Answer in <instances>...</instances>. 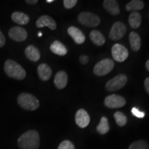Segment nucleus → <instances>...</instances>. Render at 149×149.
I'll return each mask as SVG.
<instances>
[{
  "label": "nucleus",
  "mask_w": 149,
  "mask_h": 149,
  "mask_svg": "<svg viewBox=\"0 0 149 149\" xmlns=\"http://www.w3.org/2000/svg\"><path fill=\"white\" fill-rule=\"evenodd\" d=\"M128 23L133 29H137L141 23V16L138 12H133L128 17Z\"/></svg>",
  "instance_id": "obj_22"
},
{
  "label": "nucleus",
  "mask_w": 149,
  "mask_h": 149,
  "mask_svg": "<svg viewBox=\"0 0 149 149\" xmlns=\"http://www.w3.org/2000/svg\"><path fill=\"white\" fill-rule=\"evenodd\" d=\"M128 78L125 74H118L106 84V89L109 92L116 91L122 88L126 84Z\"/></svg>",
  "instance_id": "obj_6"
},
{
  "label": "nucleus",
  "mask_w": 149,
  "mask_h": 149,
  "mask_svg": "<svg viewBox=\"0 0 149 149\" xmlns=\"http://www.w3.org/2000/svg\"><path fill=\"white\" fill-rule=\"evenodd\" d=\"M111 53L113 59L118 62H123L125 61L129 55L127 48L120 44H115L113 45Z\"/></svg>",
  "instance_id": "obj_7"
},
{
  "label": "nucleus",
  "mask_w": 149,
  "mask_h": 149,
  "mask_svg": "<svg viewBox=\"0 0 149 149\" xmlns=\"http://www.w3.org/2000/svg\"><path fill=\"white\" fill-rule=\"evenodd\" d=\"M126 103V100L118 95H111L107 96L104 100L105 106L110 109H117L123 107Z\"/></svg>",
  "instance_id": "obj_8"
},
{
  "label": "nucleus",
  "mask_w": 149,
  "mask_h": 149,
  "mask_svg": "<svg viewBox=\"0 0 149 149\" xmlns=\"http://www.w3.org/2000/svg\"><path fill=\"white\" fill-rule=\"evenodd\" d=\"M90 38L93 44L98 46H101L104 44L106 42L105 37L101 32L97 31V30H94L92 31L90 33Z\"/></svg>",
  "instance_id": "obj_19"
},
{
  "label": "nucleus",
  "mask_w": 149,
  "mask_h": 149,
  "mask_svg": "<svg viewBox=\"0 0 149 149\" xmlns=\"http://www.w3.org/2000/svg\"><path fill=\"white\" fill-rule=\"evenodd\" d=\"M131 113L134 116H135L137 118H143L145 116V113L144 112H141L137 109L136 107H133L131 109Z\"/></svg>",
  "instance_id": "obj_29"
},
{
  "label": "nucleus",
  "mask_w": 149,
  "mask_h": 149,
  "mask_svg": "<svg viewBox=\"0 0 149 149\" xmlns=\"http://www.w3.org/2000/svg\"><path fill=\"white\" fill-rule=\"evenodd\" d=\"M148 17H149V13H148Z\"/></svg>",
  "instance_id": "obj_37"
},
{
  "label": "nucleus",
  "mask_w": 149,
  "mask_h": 149,
  "mask_svg": "<svg viewBox=\"0 0 149 149\" xmlns=\"http://www.w3.org/2000/svg\"><path fill=\"white\" fill-rule=\"evenodd\" d=\"M78 21L81 25L88 27H95L100 23V18L95 14L89 12L81 13L78 16Z\"/></svg>",
  "instance_id": "obj_5"
},
{
  "label": "nucleus",
  "mask_w": 149,
  "mask_h": 149,
  "mask_svg": "<svg viewBox=\"0 0 149 149\" xmlns=\"http://www.w3.org/2000/svg\"><path fill=\"white\" fill-rule=\"evenodd\" d=\"M64 7L67 9H70L77 4V0H64Z\"/></svg>",
  "instance_id": "obj_28"
},
{
  "label": "nucleus",
  "mask_w": 149,
  "mask_h": 149,
  "mask_svg": "<svg viewBox=\"0 0 149 149\" xmlns=\"http://www.w3.org/2000/svg\"><path fill=\"white\" fill-rule=\"evenodd\" d=\"M144 87L146 92L149 94V77L144 80Z\"/></svg>",
  "instance_id": "obj_32"
},
{
  "label": "nucleus",
  "mask_w": 149,
  "mask_h": 149,
  "mask_svg": "<svg viewBox=\"0 0 149 149\" xmlns=\"http://www.w3.org/2000/svg\"><path fill=\"white\" fill-rule=\"evenodd\" d=\"M54 83H55V86L58 89L64 88L68 83V75L66 72L62 70L57 72L55 74Z\"/></svg>",
  "instance_id": "obj_14"
},
{
  "label": "nucleus",
  "mask_w": 149,
  "mask_h": 149,
  "mask_svg": "<svg viewBox=\"0 0 149 149\" xmlns=\"http://www.w3.org/2000/svg\"><path fill=\"white\" fill-rule=\"evenodd\" d=\"M114 62L111 59H104L95 64L93 72L97 76H104L109 74L114 68Z\"/></svg>",
  "instance_id": "obj_4"
},
{
  "label": "nucleus",
  "mask_w": 149,
  "mask_h": 149,
  "mask_svg": "<svg viewBox=\"0 0 149 149\" xmlns=\"http://www.w3.org/2000/svg\"><path fill=\"white\" fill-rule=\"evenodd\" d=\"M144 6V3L141 0H132L126 6V9L128 11H133L136 12V10H140L143 9Z\"/></svg>",
  "instance_id": "obj_23"
},
{
  "label": "nucleus",
  "mask_w": 149,
  "mask_h": 149,
  "mask_svg": "<svg viewBox=\"0 0 149 149\" xmlns=\"http://www.w3.org/2000/svg\"><path fill=\"white\" fill-rule=\"evenodd\" d=\"M146 69L149 71V59L146 62Z\"/></svg>",
  "instance_id": "obj_34"
},
{
  "label": "nucleus",
  "mask_w": 149,
  "mask_h": 149,
  "mask_svg": "<svg viewBox=\"0 0 149 149\" xmlns=\"http://www.w3.org/2000/svg\"><path fill=\"white\" fill-rule=\"evenodd\" d=\"M26 2L29 3V4H35V3L38 2V1L37 0H26Z\"/></svg>",
  "instance_id": "obj_33"
},
{
  "label": "nucleus",
  "mask_w": 149,
  "mask_h": 149,
  "mask_svg": "<svg viewBox=\"0 0 149 149\" xmlns=\"http://www.w3.org/2000/svg\"><path fill=\"white\" fill-rule=\"evenodd\" d=\"M8 35L13 40L16 42H23L27 38L28 34L26 31L22 27L15 26L10 29Z\"/></svg>",
  "instance_id": "obj_10"
},
{
  "label": "nucleus",
  "mask_w": 149,
  "mask_h": 149,
  "mask_svg": "<svg viewBox=\"0 0 149 149\" xmlns=\"http://www.w3.org/2000/svg\"><path fill=\"white\" fill-rule=\"evenodd\" d=\"M17 144L22 149H38L40 145L38 132L34 130H28L20 136Z\"/></svg>",
  "instance_id": "obj_1"
},
{
  "label": "nucleus",
  "mask_w": 149,
  "mask_h": 149,
  "mask_svg": "<svg viewBox=\"0 0 149 149\" xmlns=\"http://www.w3.org/2000/svg\"><path fill=\"white\" fill-rule=\"evenodd\" d=\"M89 58L87 55H82L79 57V61L81 62V64H86L88 62Z\"/></svg>",
  "instance_id": "obj_30"
},
{
  "label": "nucleus",
  "mask_w": 149,
  "mask_h": 149,
  "mask_svg": "<svg viewBox=\"0 0 149 149\" xmlns=\"http://www.w3.org/2000/svg\"><path fill=\"white\" fill-rule=\"evenodd\" d=\"M39 77L42 81H48L52 76V70L46 64H42L37 68Z\"/></svg>",
  "instance_id": "obj_16"
},
{
  "label": "nucleus",
  "mask_w": 149,
  "mask_h": 149,
  "mask_svg": "<svg viewBox=\"0 0 149 149\" xmlns=\"http://www.w3.org/2000/svg\"><path fill=\"white\" fill-rule=\"evenodd\" d=\"M50 49L54 54L60 56L65 55L68 52L66 46L62 43L57 40L52 43L51 46H50Z\"/></svg>",
  "instance_id": "obj_17"
},
{
  "label": "nucleus",
  "mask_w": 149,
  "mask_h": 149,
  "mask_svg": "<svg viewBox=\"0 0 149 149\" xmlns=\"http://www.w3.org/2000/svg\"><path fill=\"white\" fill-rule=\"evenodd\" d=\"M42 33H41V32H40L38 33V37H42Z\"/></svg>",
  "instance_id": "obj_36"
},
{
  "label": "nucleus",
  "mask_w": 149,
  "mask_h": 149,
  "mask_svg": "<svg viewBox=\"0 0 149 149\" xmlns=\"http://www.w3.org/2000/svg\"><path fill=\"white\" fill-rule=\"evenodd\" d=\"M36 26L37 28H43L47 26L50 29L54 31L57 28V24H56L55 20L51 17L48 15H43L40 17L37 20Z\"/></svg>",
  "instance_id": "obj_12"
},
{
  "label": "nucleus",
  "mask_w": 149,
  "mask_h": 149,
  "mask_svg": "<svg viewBox=\"0 0 149 149\" xmlns=\"http://www.w3.org/2000/svg\"><path fill=\"white\" fill-rule=\"evenodd\" d=\"M90 116L84 109L78 110L75 115V122L80 128H86L90 123Z\"/></svg>",
  "instance_id": "obj_11"
},
{
  "label": "nucleus",
  "mask_w": 149,
  "mask_h": 149,
  "mask_svg": "<svg viewBox=\"0 0 149 149\" xmlns=\"http://www.w3.org/2000/svg\"><path fill=\"white\" fill-rule=\"evenodd\" d=\"M68 33L76 44H81L85 42L86 37L77 28L74 26L69 27L68 29Z\"/></svg>",
  "instance_id": "obj_13"
},
{
  "label": "nucleus",
  "mask_w": 149,
  "mask_h": 149,
  "mask_svg": "<svg viewBox=\"0 0 149 149\" xmlns=\"http://www.w3.org/2000/svg\"><path fill=\"white\" fill-rule=\"evenodd\" d=\"M46 2H47V3H52V2H53V0H46Z\"/></svg>",
  "instance_id": "obj_35"
},
{
  "label": "nucleus",
  "mask_w": 149,
  "mask_h": 149,
  "mask_svg": "<svg viewBox=\"0 0 149 149\" xmlns=\"http://www.w3.org/2000/svg\"><path fill=\"white\" fill-rule=\"evenodd\" d=\"M129 41L130 47L133 51L137 52L140 49L141 39L139 35L135 32H131L129 35Z\"/></svg>",
  "instance_id": "obj_21"
},
{
  "label": "nucleus",
  "mask_w": 149,
  "mask_h": 149,
  "mask_svg": "<svg viewBox=\"0 0 149 149\" xmlns=\"http://www.w3.org/2000/svg\"><path fill=\"white\" fill-rule=\"evenodd\" d=\"M17 102L22 109L27 111H35L40 107V102L36 97L26 93H23L19 95Z\"/></svg>",
  "instance_id": "obj_3"
},
{
  "label": "nucleus",
  "mask_w": 149,
  "mask_h": 149,
  "mask_svg": "<svg viewBox=\"0 0 149 149\" xmlns=\"http://www.w3.org/2000/svg\"><path fill=\"white\" fill-rule=\"evenodd\" d=\"M6 42V39L4 35H3V33H1V31H0V48L2 47V46L5 44Z\"/></svg>",
  "instance_id": "obj_31"
},
{
  "label": "nucleus",
  "mask_w": 149,
  "mask_h": 149,
  "mask_svg": "<svg viewBox=\"0 0 149 149\" xmlns=\"http://www.w3.org/2000/svg\"><path fill=\"white\" fill-rule=\"evenodd\" d=\"M114 118L117 124L119 126H125L126 123H127V117L122 112L117 111L116 113H115Z\"/></svg>",
  "instance_id": "obj_25"
},
{
  "label": "nucleus",
  "mask_w": 149,
  "mask_h": 149,
  "mask_svg": "<svg viewBox=\"0 0 149 149\" xmlns=\"http://www.w3.org/2000/svg\"><path fill=\"white\" fill-rule=\"evenodd\" d=\"M25 55L30 60L37 61L40 58V53L38 48L34 46L30 45L26 48Z\"/></svg>",
  "instance_id": "obj_18"
},
{
  "label": "nucleus",
  "mask_w": 149,
  "mask_h": 149,
  "mask_svg": "<svg viewBox=\"0 0 149 149\" xmlns=\"http://www.w3.org/2000/svg\"><path fill=\"white\" fill-rule=\"evenodd\" d=\"M128 149H148V144L144 140H138L132 143Z\"/></svg>",
  "instance_id": "obj_26"
},
{
  "label": "nucleus",
  "mask_w": 149,
  "mask_h": 149,
  "mask_svg": "<svg viewBox=\"0 0 149 149\" xmlns=\"http://www.w3.org/2000/svg\"><path fill=\"white\" fill-rule=\"evenodd\" d=\"M104 7L112 15H117L120 14V10L118 3L115 0H105L104 1Z\"/></svg>",
  "instance_id": "obj_15"
},
{
  "label": "nucleus",
  "mask_w": 149,
  "mask_h": 149,
  "mask_svg": "<svg viewBox=\"0 0 149 149\" xmlns=\"http://www.w3.org/2000/svg\"><path fill=\"white\" fill-rule=\"evenodd\" d=\"M11 19L16 24L20 25H26L30 21V17L28 15L20 12H15L11 15Z\"/></svg>",
  "instance_id": "obj_20"
},
{
  "label": "nucleus",
  "mask_w": 149,
  "mask_h": 149,
  "mask_svg": "<svg viewBox=\"0 0 149 149\" xmlns=\"http://www.w3.org/2000/svg\"><path fill=\"white\" fill-rule=\"evenodd\" d=\"M126 32V26L122 22H117L112 26L109 33V37L112 40H119L124 36Z\"/></svg>",
  "instance_id": "obj_9"
},
{
  "label": "nucleus",
  "mask_w": 149,
  "mask_h": 149,
  "mask_svg": "<svg viewBox=\"0 0 149 149\" xmlns=\"http://www.w3.org/2000/svg\"><path fill=\"white\" fill-rule=\"evenodd\" d=\"M57 149H75L74 146L69 140H64L59 145Z\"/></svg>",
  "instance_id": "obj_27"
},
{
  "label": "nucleus",
  "mask_w": 149,
  "mask_h": 149,
  "mask_svg": "<svg viewBox=\"0 0 149 149\" xmlns=\"http://www.w3.org/2000/svg\"><path fill=\"white\" fill-rule=\"evenodd\" d=\"M110 130V126L108 122V119L106 117H102L100 120V122L97 126V130L99 133L104 135L107 133Z\"/></svg>",
  "instance_id": "obj_24"
},
{
  "label": "nucleus",
  "mask_w": 149,
  "mask_h": 149,
  "mask_svg": "<svg viewBox=\"0 0 149 149\" xmlns=\"http://www.w3.org/2000/svg\"><path fill=\"white\" fill-rule=\"evenodd\" d=\"M4 70L8 77L17 80L24 79L26 75V70L19 64L11 59L5 62Z\"/></svg>",
  "instance_id": "obj_2"
}]
</instances>
